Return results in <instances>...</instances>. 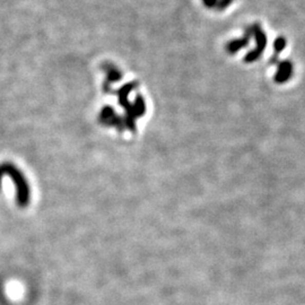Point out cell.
Returning a JSON list of instances; mask_svg holds the SVG:
<instances>
[{
  "instance_id": "cell-1",
  "label": "cell",
  "mask_w": 305,
  "mask_h": 305,
  "mask_svg": "<svg viewBox=\"0 0 305 305\" xmlns=\"http://www.w3.org/2000/svg\"><path fill=\"white\" fill-rule=\"evenodd\" d=\"M294 73V65L290 60H282L278 62L277 71L274 76V81L277 84H284L290 81Z\"/></svg>"
},
{
  "instance_id": "cell-2",
  "label": "cell",
  "mask_w": 305,
  "mask_h": 305,
  "mask_svg": "<svg viewBox=\"0 0 305 305\" xmlns=\"http://www.w3.org/2000/svg\"><path fill=\"white\" fill-rule=\"evenodd\" d=\"M251 36H252V28H249V30L245 32L244 36L241 39H237V40H232L231 42L226 44V51H227V52L231 54L236 53L237 51H240L241 49L247 47L249 43H250Z\"/></svg>"
},
{
  "instance_id": "cell-3",
  "label": "cell",
  "mask_w": 305,
  "mask_h": 305,
  "mask_svg": "<svg viewBox=\"0 0 305 305\" xmlns=\"http://www.w3.org/2000/svg\"><path fill=\"white\" fill-rule=\"evenodd\" d=\"M251 28H252V35L254 36V40H256V48H254V50L261 55L263 53L265 47H267L268 37L259 24H254Z\"/></svg>"
},
{
  "instance_id": "cell-4",
  "label": "cell",
  "mask_w": 305,
  "mask_h": 305,
  "mask_svg": "<svg viewBox=\"0 0 305 305\" xmlns=\"http://www.w3.org/2000/svg\"><path fill=\"white\" fill-rule=\"evenodd\" d=\"M100 120L103 121V123L109 124V126H116L119 130H122L121 126V119L117 117L116 112L111 107H104L103 110L101 111L100 115Z\"/></svg>"
},
{
  "instance_id": "cell-5",
  "label": "cell",
  "mask_w": 305,
  "mask_h": 305,
  "mask_svg": "<svg viewBox=\"0 0 305 305\" xmlns=\"http://www.w3.org/2000/svg\"><path fill=\"white\" fill-rule=\"evenodd\" d=\"M286 45H287L286 37H284V36H278V37H276V39H275V41H274V44H273V48H274V51H275L276 55H277V54H279V53H281L282 51L285 50Z\"/></svg>"
},
{
  "instance_id": "cell-6",
  "label": "cell",
  "mask_w": 305,
  "mask_h": 305,
  "mask_svg": "<svg viewBox=\"0 0 305 305\" xmlns=\"http://www.w3.org/2000/svg\"><path fill=\"white\" fill-rule=\"evenodd\" d=\"M232 2H233V0H220L218 7H219L220 9H224V8L227 7V6H230Z\"/></svg>"
},
{
  "instance_id": "cell-7",
  "label": "cell",
  "mask_w": 305,
  "mask_h": 305,
  "mask_svg": "<svg viewBox=\"0 0 305 305\" xmlns=\"http://www.w3.org/2000/svg\"><path fill=\"white\" fill-rule=\"evenodd\" d=\"M217 0H205V3L207 6H214L215 4H216Z\"/></svg>"
}]
</instances>
